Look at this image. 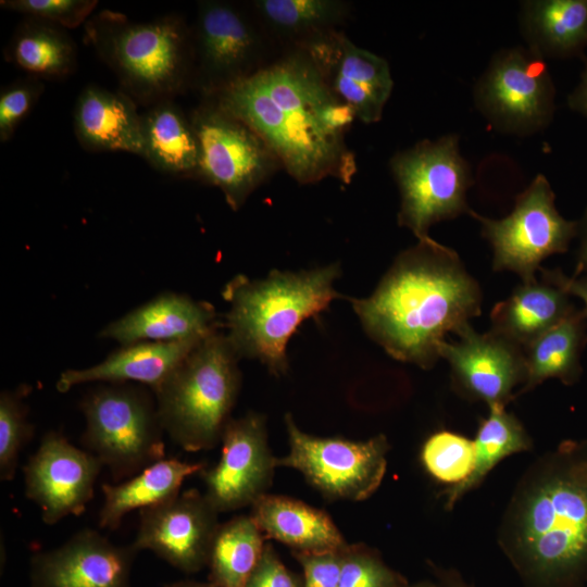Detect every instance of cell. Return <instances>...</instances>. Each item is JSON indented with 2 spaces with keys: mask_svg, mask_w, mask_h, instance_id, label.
I'll return each instance as SVG.
<instances>
[{
  "mask_svg": "<svg viewBox=\"0 0 587 587\" xmlns=\"http://www.w3.org/2000/svg\"><path fill=\"white\" fill-rule=\"evenodd\" d=\"M457 335L459 340H444L439 347V357L449 363L455 386L488 407H505L514 397L513 389L526 380L523 348L492 330L479 334L471 324Z\"/></svg>",
  "mask_w": 587,
  "mask_h": 587,
  "instance_id": "17",
  "label": "cell"
},
{
  "mask_svg": "<svg viewBox=\"0 0 587 587\" xmlns=\"http://www.w3.org/2000/svg\"><path fill=\"white\" fill-rule=\"evenodd\" d=\"M576 310L563 289L534 279L495 305L490 330L524 348Z\"/></svg>",
  "mask_w": 587,
  "mask_h": 587,
  "instance_id": "24",
  "label": "cell"
},
{
  "mask_svg": "<svg viewBox=\"0 0 587 587\" xmlns=\"http://www.w3.org/2000/svg\"><path fill=\"white\" fill-rule=\"evenodd\" d=\"M498 544L524 587H587V441H563L527 467Z\"/></svg>",
  "mask_w": 587,
  "mask_h": 587,
  "instance_id": "2",
  "label": "cell"
},
{
  "mask_svg": "<svg viewBox=\"0 0 587 587\" xmlns=\"http://www.w3.org/2000/svg\"><path fill=\"white\" fill-rule=\"evenodd\" d=\"M251 508L250 515L265 538L285 544L294 552H335L348 545L325 511L300 500L266 494Z\"/></svg>",
  "mask_w": 587,
  "mask_h": 587,
  "instance_id": "23",
  "label": "cell"
},
{
  "mask_svg": "<svg viewBox=\"0 0 587 587\" xmlns=\"http://www.w3.org/2000/svg\"><path fill=\"white\" fill-rule=\"evenodd\" d=\"M303 569L302 587H338L341 551L323 553L294 552Z\"/></svg>",
  "mask_w": 587,
  "mask_h": 587,
  "instance_id": "38",
  "label": "cell"
},
{
  "mask_svg": "<svg viewBox=\"0 0 587 587\" xmlns=\"http://www.w3.org/2000/svg\"><path fill=\"white\" fill-rule=\"evenodd\" d=\"M586 316L576 310L523 348L526 380L515 396L528 392L549 378L572 385L582 374L580 355L586 342Z\"/></svg>",
  "mask_w": 587,
  "mask_h": 587,
  "instance_id": "29",
  "label": "cell"
},
{
  "mask_svg": "<svg viewBox=\"0 0 587 587\" xmlns=\"http://www.w3.org/2000/svg\"><path fill=\"white\" fill-rule=\"evenodd\" d=\"M221 442L218 462L201 472L204 495L218 513L252 505L266 495L277 467L263 414L230 419Z\"/></svg>",
  "mask_w": 587,
  "mask_h": 587,
  "instance_id": "14",
  "label": "cell"
},
{
  "mask_svg": "<svg viewBox=\"0 0 587 587\" xmlns=\"http://www.w3.org/2000/svg\"><path fill=\"white\" fill-rule=\"evenodd\" d=\"M142 158L159 172L196 178L199 143L190 118L173 99L162 100L141 114Z\"/></svg>",
  "mask_w": 587,
  "mask_h": 587,
  "instance_id": "25",
  "label": "cell"
},
{
  "mask_svg": "<svg viewBox=\"0 0 587 587\" xmlns=\"http://www.w3.org/2000/svg\"><path fill=\"white\" fill-rule=\"evenodd\" d=\"M96 0H2L1 8L25 17L43 20L65 29L85 24L97 7Z\"/></svg>",
  "mask_w": 587,
  "mask_h": 587,
  "instance_id": "36",
  "label": "cell"
},
{
  "mask_svg": "<svg viewBox=\"0 0 587 587\" xmlns=\"http://www.w3.org/2000/svg\"><path fill=\"white\" fill-rule=\"evenodd\" d=\"M521 28L540 58H566L587 47V0L525 1Z\"/></svg>",
  "mask_w": 587,
  "mask_h": 587,
  "instance_id": "27",
  "label": "cell"
},
{
  "mask_svg": "<svg viewBox=\"0 0 587 587\" xmlns=\"http://www.w3.org/2000/svg\"><path fill=\"white\" fill-rule=\"evenodd\" d=\"M246 587H302L277 557L272 545L265 544L262 555Z\"/></svg>",
  "mask_w": 587,
  "mask_h": 587,
  "instance_id": "39",
  "label": "cell"
},
{
  "mask_svg": "<svg viewBox=\"0 0 587 587\" xmlns=\"http://www.w3.org/2000/svg\"><path fill=\"white\" fill-rule=\"evenodd\" d=\"M473 441V471L464 482L444 490L447 510H451L467 492L476 489L504 458L528 451L533 447V440L523 424L502 405L489 407V414L480 422Z\"/></svg>",
  "mask_w": 587,
  "mask_h": 587,
  "instance_id": "30",
  "label": "cell"
},
{
  "mask_svg": "<svg viewBox=\"0 0 587 587\" xmlns=\"http://www.w3.org/2000/svg\"><path fill=\"white\" fill-rule=\"evenodd\" d=\"M8 62L39 79H61L77 65L76 43L67 29L53 23L25 17L4 49Z\"/></svg>",
  "mask_w": 587,
  "mask_h": 587,
  "instance_id": "28",
  "label": "cell"
},
{
  "mask_svg": "<svg viewBox=\"0 0 587 587\" xmlns=\"http://www.w3.org/2000/svg\"><path fill=\"white\" fill-rule=\"evenodd\" d=\"M74 132L87 151H124L142 157L141 114L124 91L89 85L74 108Z\"/></svg>",
  "mask_w": 587,
  "mask_h": 587,
  "instance_id": "21",
  "label": "cell"
},
{
  "mask_svg": "<svg viewBox=\"0 0 587 587\" xmlns=\"http://www.w3.org/2000/svg\"><path fill=\"white\" fill-rule=\"evenodd\" d=\"M252 3L261 20L275 33L303 41L332 30L347 13L346 4L335 0H257Z\"/></svg>",
  "mask_w": 587,
  "mask_h": 587,
  "instance_id": "32",
  "label": "cell"
},
{
  "mask_svg": "<svg viewBox=\"0 0 587 587\" xmlns=\"http://www.w3.org/2000/svg\"><path fill=\"white\" fill-rule=\"evenodd\" d=\"M570 107L587 115V67L583 74L582 82L569 97Z\"/></svg>",
  "mask_w": 587,
  "mask_h": 587,
  "instance_id": "42",
  "label": "cell"
},
{
  "mask_svg": "<svg viewBox=\"0 0 587 587\" xmlns=\"http://www.w3.org/2000/svg\"><path fill=\"white\" fill-rule=\"evenodd\" d=\"M45 86L41 79L26 76L3 86L0 90V140H10L20 123L33 110Z\"/></svg>",
  "mask_w": 587,
  "mask_h": 587,
  "instance_id": "37",
  "label": "cell"
},
{
  "mask_svg": "<svg viewBox=\"0 0 587 587\" xmlns=\"http://www.w3.org/2000/svg\"><path fill=\"white\" fill-rule=\"evenodd\" d=\"M80 408L86 419L83 441L115 479L133 477L164 459V429L155 400L126 383L90 391Z\"/></svg>",
  "mask_w": 587,
  "mask_h": 587,
  "instance_id": "7",
  "label": "cell"
},
{
  "mask_svg": "<svg viewBox=\"0 0 587 587\" xmlns=\"http://www.w3.org/2000/svg\"><path fill=\"white\" fill-rule=\"evenodd\" d=\"M542 279L560 287L570 296L577 297L584 303L582 310L587 319V276H566L559 270L540 268Z\"/></svg>",
  "mask_w": 587,
  "mask_h": 587,
  "instance_id": "40",
  "label": "cell"
},
{
  "mask_svg": "<svg viewBox=\"0 0 587 587\" xmlns=\"http://www.w3.org/2000/svg\"><path fill=\"white\" fill-rule=\"evenodd\" d=\"M215 309L186 295H159L124 316L111 322L100 337L122 346L141 341L202 339L218 330Z\"/></svg>",
  "mask_w": 587,
  "mask_h": 587,
  "instance_id": "20",
  "label": "cell"
},
{
  "mask_svg": "<svg viewBox=\"0 0 587 587\" xmlns=\"http://www.w3.org/2000/svg\"><path fill=\"white\" fill-rule=\"evenodd\" d=\"M474 460V441L448 430L432 434L421 450V461L427 473L449 487L461 484L471 475Z\"/></svg>",
  "mask_w": 587,
  "mask_h": 587,
  "instance_id": "33",
  "label": "cell"
},
{
  "mask_svg": "<svg viewBox=\"0 0 587 587\" xmlns=\"http://www.w3.org/2000/svg\"><path fill=\"white\" fill-rule=\"evenodd\" d=\"M264 534L251 515L220 524L209 562L211 583L217 587H246L264 550Z\"/></svg>",
  "mask_w": 587,
  "mask_h": 587,
  "instance_id": "31",
  "label": "cell"
},
{
  "mask_svg": "<svg viewBox=\"0 0 587 587\" xmlns=\"http://www.w3.org/2000/svg\"><path fill=\"white\" fill-rule=\"evenodd\" d=\"M202 339L141 341L122 346L100 363L64 371L57 388L65 392L73 386L90 382H136L154 391Z\"/></svg>",
  "mask_w": 587,
  "mask_h": 587,
  "instance_id": "22",
  "label": "cell"
},
{
  "mask_svg": "<svg viewBox=\"0 0 587 587\" xmlns=\"http://www.w3.org/2000/svg\"><path fill=\"white\" fill-rule=\"evenodd\" d=\"M475 95L478 108L502 130L530 133L552 117L554 87L542 58L529 49L496 55Z\"/></svg>",
  "mask_w": 587,
  "mask_h": 587,
  "instance_id": "12",
  "label": "cell"
},
{
  "mask_svg": "<svg viewBox=\"0 0 587 587\" xmlns=\"http://www.w3.org/2000/svg\"><path fill=\"white\" fill-rule=\"evenodd\" d=\"M239 360L226 334L216 330L153 391L164 432L186 451L221 442L240 391Z\"/></svg>",
  "mask_w": 587,
  "mask_h": 587,
  "instance_id": "6",
  "label": "cell"
},
{
  "mask_svg": "<svg viewBox=\"0 0 587 587\" xmlns=\"http://www.w3.org/2000/svg\"><path fill=\"white\" fill-rule=\"evenodd\" d=\"M579 246H578V273H587V210L578 223Z\"/></svg>",
  "mask_w": 587,
  "mask_h": 587,
  "instance_id": "43",
  "label": "cell"
},
{
  "mask_svg": "<svg viewBox=\"0 0 587 587\" xmlns=\"http://www.w3.org/2000/svg\"><path fill=\"white\" fill-rule=\"evenodd\" d=\"M405 587H440L437 583H433L432 580H421L412 585H407Z\"/></svg>",
  "mask_w": 587,
  "mask_h": 587,
  "instance_id": "45",
  "label": "cell"
},
{
  "mask_svg": "<svg viewBox=\"0 0 587 587\" xmlns=\"http://www.w3.org/2000/svg\"><path fill=\"white\" fill-rule=\"evenodd\" d=\"M408 582L364 545H347L341 550L338 587H405Z\"/></svg>",
  "mask_w": 587,
  "mask_h": 587,
  "instance_id": "35",
  "label": "cell"
},
{
  "mask_svg": "<svg viewBox=\"0 0 587 587\" xmlns=\"http://www.w3.org/2000/svg\"><path fill=\"white\" fill-rule=\"evenodd\" d=\"M320 67L335 96L355 118L364 123L380 120L392 90L387 61L351 42L332 29L301 42Z\"/></svg>",
  "mask_w": 587,
  "mask_h": 587,
  "instance_id": "18",
  "label": "cell"
},
{
  "mask_svg": "<svg viewBox=\"0 0 587 587\" xmlns=\"http://www.w3.org/2000/svg\"><path fill=\"white\" fill-rule=\"evenodd\" d=\"M284 420L289 451L276 458L277 467L297 470L330 500L363 501L378 489L389 450L385 435L361 441L317 437L301 430L291 414Z\"/></svg>",
  "mask_w": 587,
  "mask_h": 587,
  "instance_id": "9",
  "label": "cell"
},
{
  "mask_svg": "<svg viewBox=\"0 0 587 587\" xmlns=\"http://www.w3.org/2000/svg\"><path fill=\"white\" fill-rule=\"evenodd\" d=\"M458 142L454 135L423 140L390 160L401 196L398 224L419 240L429 238L433 224L471 211L466 204L471 174Z\"/></svg>",
  "mask_w": 587,
  "mask_h": 587,
  "instance_id": "8",
  "label": "cell"
},
{
  "mask_svg": "<svg viewBox=\"0 0 587 587\" xmlns=\"http://www.w3.org/2000/svg\"><path fill=\"white\" fill-rule=\"evenodd\" d=\"M350 302L390 357L430 369L445 336L480 314L482 292L458 253L429 237L402 251L371 296Z\"/></svg>",
  "mask_w": 587,
  "mask_h": 587,
  "instance_id": "3",
  "label": "cell"
},
{
  "mask_svg": "<svg viewBox=\"0 0 587 587\" xmlns=\"http://www.w3.org/2000/svg\"><path fill=\"white\" fill-rule=\"evenodd\" d=\"M429 566L440 587H474L454 569L441 567L434 563H429Z\"/></svg>",
  "mask_w": 587,
  "mask_h": 587,
  "instance_id": "41",
  "label": "cell"
},
{
  "mask_svg": "<svg viewBox=\"0 0 587 587\" xmlns=\"http://www.w3.org/2000/svg\"><path fill=\"white\" fill-rule=\"evenodd\" d=\"M199 143L197 179L217 187L233 210L280 165L248 125L207 99L190 117Z\"/></svg>",
  "mask_w": 587,
  "mask_h": 587,
  "instance_id": "10",
  "label": "cell"
},
{
  "mask_svg": "<svg viewBox=\"0 0 587 587\" xmlns=\"http://www.w3.org/2000/svg\"><path fill=\"white\" fill-rule=\"evenodd\" d=\"M207 99L254 130L300 184L352 179L355 159L345 137L355 116L304 49Z\"/></svg>",
  "mask_w": 587,
  "mask_h": 587,
  "instance_id": "1",
  "label": "cell"
},
{
  "mask_svg": "<svg viewBox=\"0 0 587 587\" xmlns=\"http://www.w3.org/2000/svg\"><path fill=\"white\" fill-rule=\"evenodd\" d=\"M103 465L92 453L72 445L58 432L47 433L24 466L26 497L52 525L82 514L93 497Z\"/></svg>",
  "mask_w": 587,
  "mask_h": 587,
  "instance_id": "16",
  "label": "cell"
},
{
  "mask_svg": "<svg viewBox=\"0 0 587 587\" xmlns=\"http://www.w3.org/2000/svg\"><path fill=\"white\" fill-rule=\"evenodd\" d=\"M338 263L298 272L273 270L265 278L237 275L222 290L229 304L226 336L238 357L255 359L275 376L288 370L287 344L303 321L341 296Z\"/></svg>",
  "mask_w": 587,
  "mask_h": 587,
  "instance_id": "4",
  "label": "cell"
},
{
  "mask_svg": "<svg viewBox=\"0 0 587 587\" xmlns=\"http://www.w3.org/2000/svg\"><path fill=\"white\" fill-rule=\"evenodd\" d=\"M138 551L112 544L100 533L83 529L62 546L35 554L32 587H130V569Z\"/></svg>",
  "mask_w": 587,
  "mask_h": 587,
  "instance_id": "19",
  "label": "cell"
},
{
  "mask_svg": "<svg viewBox=\"0 0 587 587\" xmlns=\"http://www.w3.org/2000/svg\"><path fill=\"white\" fill-rule=\"evenodd\" d=\"M470 214L482 224L484 237L494 250L495 271H512L523 280L536 279L540 263L567 250L577 236L578 223L565 220L554 205V193L539 174L517 196L513 211L501 220Z\"/></svg>",
  "mask_w": 587,
  "mask_h": 587,
  "instance_id": "11",
  "label": "cell"
},
{
  "mask_svg": "<svg viewBox=\"0 0 587 587\" xmlns=\"http://www.w3.org/2000/svg\"><path fill=\"white\" fill-rule=\"evenodd\" d=\"M204 469L203 463L178 459H162L117 485L103 484V505L99 526L114 530L133 510L147 509L164 502L177 494L186 478Z\"/></svg>",
  "mask_w": 587,
  "mask_h": 587,
  "instance_id": "26",
  "label": "cell"
},
{
  "mask_svg": "<svg viewBox=\"0 0 587 587\" xmlns=\"http://www.w3.org/2000/svg\"><path fill=\"white\" fill-rule=\"evenodd\" d=\"M191 43L192 85L205 98L258 70L259 33L234 3L200 1Z\"/></svg>",
  "mask_w": 587,
  "mask_h": 587,
  "instance_id": "13",
  "label": "cell"
},
{
  "mask_svg": "<svg viewBox=\"0 0 587 587\" xmlns=\"http://www.w3.org/2000/svg\"><path fill=\"white\" fill-rule=\"evenodd\" d=\"M168 587H217L213 583L184 582L171 585Z\"/></svg>",
  "mask_w": 587,
  "mask_h": 587,
  "instance_id": "44",
  "label": "cell"
},
{
  "mask_svg": "<svg viewBox=\"0 0 587 587\" xmlns=\"http://www.w3.org/2000/svg\"><path fill=\"white\" fill-rule=\"evenodd\" d=\"M218 512L197 489L140 510L133 546L150 550L176 569L193 573L209 562L218 529Z\"/></svg>",
  "mask_w": 587,
  "mask_h": 587,
  "instance_id": "15",
  "label": "cell"
},
{
  "mask_svg": "<svg viewBox=\"0 0 587 587\" xmlns=\"http://www.w3.org/2000/svg\"><path fill=\"white\" fill-rule=\"evenodd\" d=\"M33 434L22 391L0 395V478H14L22 448Z\"/></svg>",
  "mask_w": 587,
  "mask_h": 587,
  "instance_id": "34",
  "label": "cell"
},
{
  "mask_svg": "<svg viewBox=\"0 0 587 587\" xmlns=\"http://www.w3.org/2000/svg\"><path fill=\"white\" fill-rule=\"evenodd\" d=\"M98 57L135 102L173 99L192 84L191 28L177 14L136 22L103 10L85 23Z\"/></svg>",
  "mask_w": 587,
  "mask_h": 587,
  "instance_id": "5",
  "label": "cell"
}]
</instances>
